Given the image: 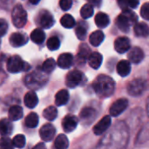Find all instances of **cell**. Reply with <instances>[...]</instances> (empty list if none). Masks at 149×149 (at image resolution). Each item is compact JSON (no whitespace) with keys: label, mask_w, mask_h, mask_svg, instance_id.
I'll list each match as a JSON object with an SVG mask.
<instances>
[{"label":"cell","mask_w":149,"mask_h":149,"mask_svg":"<svg viewBox=\"0 0 149 149\" xmlns=\"http://www.w3.org/2000/svg\"><path fill=\"white\" fill-rule=\"evenodd\" d=\"M24 105L28 107V108H34L37 107V105L38 104V98L37 93L34 91H30L28 92L25 95H24Z\"/></svg>","instance_id":"19"},{"label":"cell","mask_w":149,"mask_h":149,"mask_svg":"<svg viewBox=\"0 0 149 149\" xmlns=\"http://www.w3.org/2000/svg\"><path fill=\"white\" fill-rule=\"evenodd\" d=\"M75 33L79 40H85L87 34V25L86 24L80 22L77 24L75 28Z\"/></svg>","instance_id":"31"},{"label":"cell","mask_w":149,"mask_h":149,"mask_svg":"<svg viewBox=\"0 0 149 149\" xmlns=\"http://www.w3.org/2000/svg\"><path fill=\"white\" fill-rule=\"evenodd\" d=\"M54 147L56 149H67L69 147L68 138L63 134H58L54 141Z\"/></svg>","instance_id":"29"},{"label":"cell","mask_w":149,"mask_h":149,"mask_svg":"<svg viewBox=\"0 0 149 149\" xmlns=\"http://www.w3.org/2000/svg\"><path fill=\"white\" fill-rule=\"evenodd\" d=\"M8 31V23L5 19L0 18V38L3 37Z\"/></svg>","instance_id":"41"},{"label":"cell","mask_w":149,"mask_h":149,"mask_svg":"<svg viewBox=\"0 0 149 149\" xmlns=\"http://www.w3.org/2000/svg\"><path fill=\"white\" fill-rule=\"evenodd\" d=\"M9 120L10 121H17L19 120L23 117V109L20 106H12L8 112Z\"/></svg>","instance_id":"24"},{"label":"cell","mask_w":149,"mask_h":149,"mask_svg":"<svg viewBox=\"0 0 149 149\" xmlns=\"http://www.w3.org/2000/svg\"><path fill=\"white\" fill-rule=\"evenodd\" d=\"M55 134H56V128L52 124H45L39 130L40 138L45 142L52 141L54 139Z\"/></svg>","instance_id":"10"},{"label":"cell","mask_w":149,"mask_h":149,"mask_svg":"<svg viewBox=\"0 0 149 149\" xmlns=\"http://www.w3.org/2000/svg\"><path fill=\"white\" fill-rule=\"evenodd\" d=\"M43 116L45 120H49V121H52L54 120L57 116H58V110L55 107L53 106H50L48 107H46L44 112H43Z\"/></svg>","instance_id":"33"},{"label":"cell","mask_w":149,"mask_h":149,"mask_svg":"<svg viewBox=\"0 0 149 149\" xmlns=\"http://www.w3.org/2000/svg\"><path fill=\"white\" fill-rule=\"evenodd\" d=\"M13 131V125L9 119L3 118L0 120V135L2 137H7L11 134Z\"/></svg>","instance_id":"18"},{"label":"cell","mask_w":149,"mask_h":149,"mask_svg":"<svg viewBox=\"0 0 149 149\" xmlns=\"http://www.w3.org/2000/svg\"><path fill=\"white\" fill-rule=\"evenodd\" d=\"M80 15L84 19H87L93 15V6L91 3H86L80 10Z\"/></svg>","instance_id":"36"},{"label":"cell","mask_w":149,"mask_h":149,"mask_svg":"<svg viewBox=\"0 0 149 149\" xmlns=\"http://www.w3.org/2000/svg\"><path fill=\"white\" fill-rule=\"evenodd\" d=\"M85 81L86 77L84 73L79 70L70 71L65 78V84L69 88H75L79 86H81Z\"/></svg>","instance_id":"6"},{"label":"cell","mask_w":149,"mask_h":149,"mask_svg":"<svg viewBox=\"0 0 149 149\" xmlns=\"http://www.w3.org/2000/svg\"><path fill=\"white\" fill-rule=\"evenodd\" d=\"M36 23L40 27V29H50L55 24V19L51 12L43 10H40L36 17Z\"/></svg>","instance_id":"8"},{"label":"cell","mask_w":149,"mask_h":149,"mask_svg":"<svg viewBox=\"0 0 149 149\" xmlns=\"http://www.w3.org/2000/svg\"><path fill=\"white\" fill-rule=\"evenodd\" d=\"M69 98H70V94H69L67 90L62 89V90L58 91L55 95V104H56V106L62 107V106L66 105L67 102L69 101Z\"/></svg>","instance_id":"21"},{"label":"cell","mask_w":149,"mask_h":149,"mask_svg":"<svg viewBox=\"0 0 149 149\" xmlns=\"http://www.w3.org/2000/svg\"><path fill=\"white\" fill-rule=\"evenodd\" d=\"M73 56L72 53L65 52L59 55L57 60V65L62 69H69L73 65Z\"/></svg>","instance_id":"15"},{"label":"cell","mask_w":149,"mask_h":149,"mask_svg":"<svg viewBox=\"0 0 149 149\" xmlns=\"http://www.w3.org/2000/svg\"><path fill=\"white\" fill-rule=\"evenodd\" d=\"M46 45H47V48L50 51H56L60 47V41H59L58 37L53 36V37H51L47 40Z\"/></svg>","instance_id":"37"},{"label":"cell","mask_w":149,"mask_h":149,"mask_svg":"<svg viewBox=\"0 0 149 149\" xmlns=\"http://www.w3.org/2000/svg\"><path fill=\"white\" fill-rule=\"evenodd\" d=\"M111 124H112L111 117L110 116H105L93 127V131L95 135H101L109 128Z\"/></svg>","instance_id":"12"},{"label":"cell","mask_w":149,"mask_h":149,"mask_svg":"<svg viewBox=\"0 0 149 149\" xmlns=\"http://www.w3.org/2000/svg\"><path fill=\"white\" fill-rule=\"evenodd\" d=\"M60 24L63 27H65L66 29L73 28L76 25V22H75L74 17L70 14H65L60 19Z\"/></svg>","instance_id":"32"},{"label":"cell","mask_w":149,"mask_h":149,"mask_svg":"<svg viewBox=\"0 0 149 149\" xmlns=\"http://www.w3.org/2000/svg\"><path fill=\"white\" fill-rule=\"evenodd\" d=\"M10 44L13 47H21L28 42V37L22 32H14L10 36Z\"/></svg>","instance_id":"14"},{"label":"cell","mask_w":149,"mask_h":149,"mask_svg":"<svg viewBox=\"0 0 149 149\" xmlns=\"http://www.w3.org/2000/svg\"><path fill=\"white\" fill-rule=\"evenodd\" d=\"M39 1H30V3H33V4H35V3H38Z\"/></svg>","instance_id":"46"},{"label":"cell","mask_w":149,"mask_h":149,"mask_svg":"<svg viewBox=\"0 0 149 149\" xmlns=\"http://www.w3.org/2000/svg\"><path fill=\"white\" fill-rule=\"evenodd\" d=\"M0 149H14L12 141L9 137L0 138Z\"/></svg>","instance_id":"39"},{"label":"cell","mask_w":149,"mask_h":149,"mask_svg":"<svg viewBox=\"0 0 149 149\" xmlns=\"http://www.w3.org/2000/svg\"><path fill=\"white\" fill-rule=\"evenodd\" d=\"M147 112H148V115L149 117V99L148 100V103H147Z\"/></svg>","instance_id":"45"},{"label":"cell","mask_w":149,"mask_h":149,"mask_svg":"<svg viewBox=\"0 0 149 149\" xmlns=\"http://www.w3.org/2000/svg\"><path fill=\"white\" fill-rule=\"evenodd\" d=\"M6 78H7V74H6V72L0 67V86L5 81V79H6Z\"/></svg>","instance_id":"43"},{"label":"cell","mask_w":149,"mask_h":149,"mask_svg":"<svg viewBox=\"0 0 149 149\" xmlns=\"http://www.w3.org/2000/svg\"><path fill=\"white\" fill-rule=\"evenodd\" d=\"M117 72L121 77H127L131 72V63L128 60H120L116 66Z\"/></svg>","instance_id":"20"},{"label":"cell","mask_w":149,"mask_h":149,"mask_svg":"<svg viewBox=\"0 0 149 149\" xmlns=\"http://www.w3.org/2000/svg\"><path fill=\"white\" fill-rule=\"evenodd\" d=\"M55 67H56V61L53 58H47L43 63L41 69H42V72H45V73H50V72H52L55 69Z\"/></svg>","instance_id":"35"},{"label":"cell","mask_w":149,"mask_h":149,"mask_svg":"<svg viewBox=\"0 0 149 149\" xmlns=\"http://www.w3.org/2000/svg\"><path fill=\"white\" fill-rule=\"evenodd\" d=\"M114 49L117 52L122 54L131 49L130 39L127 37H120L114 41Z\"/></svg>","instance_id":"13"},{"label":"cell","mask_w":149,"mask_h":149,"mask_svg":"<svg viewBox=\"0 0 149 149\" xmlns=\"http://www.w3.org/2000/svg\"><path fill=\"white\" fill-rule=\"evenodd\" d=\"M6 66H7V71L10 73L27 72L31 69V65L17 55L10 57L7 61Z\"/></svg>","instance_id":"4"},{"label":"cell","mask_w":149,"mask_h":149,"mask_svg":"<svg viewBox=\"0 0 149 149\" xmlns=\"http://www.w3.org/2000/svg\"><path fill=\"white\" fill-rule=\"evenodd\" d=\"M141 15L145 20H149V2L145 3L141 9Z\"/></svg>","instance_id":"40"},{"label":"cell","mask_w":149,"mask_h":149,"mask_svg":"<svg viewBox=\"0 0 149 149\" xmlns=\"http://www.w3.org/2000/svg\"><path fill=\"white\" fill-rule=\"evenodd\" d=\"M12 24L17 28H23L27 22V12L21 3H17L11 12Z\"/></svg>","instance_id":"5"},{"label":"cell","mask_w":149,"mask_h":149,"mask_svg":"<svg viewBox=\"0 0 149 149\" xmlns=\"http://www.w3.org/2000/svg\"><path fill=\"white\" fill-rule=\"evenodd\" d=\"M102 61H103V57L102 55L100 53V52H92L91 55L89 56L88 58V63H89V65L97 70L100 67L101 64H102Z\"/></svg>","instance_id":"22"},{"label":"cell","mask_w":149,"mask_h":149,"mask_svg":"<svg viewBox=\"0 0 149 149\" xmlns=\"http://www.w3.org/2000/svg\"><path fill=\"white\" fill-rule=\"evenodd\" d=\"M93 88L99 97L107 98L113 94L115 90V82L107 75H99L93 83Z\"/></svg>","instance_id":"1"},{"label":"cell","mask_w":149,"mask_h":149,"mask_svg":"<svg viewBox=\"0 0 149 149\" xmlns=\"http://www.w3.org/2000/svg\"><path fill=\"white\" fill-rule=\"evenodd\" d=\"M32 149H47L46 148V147H45V145L44 144V143H38L34 148Z\"/></svg>","instance_id":"44"},{"label":"cell","mask_w":149,"mask_h":149,"mask_svg":"<svg viewBox=\"0 0 149 149\" xmlns=\"http://www.w3.org/2000/svg\"><path fill=\"white\" fill-rule=\"evenodd\" d=\"M59 5L63 10H68L71 9L72 5V0H61L59 2Z\"/></svg>","instance_id":"42"},{"label":"cell","mask_w":149,"mask_h":149,"mask_svg":"<svg viewBox=\"0 0 149 149\" xmlns=\"http://www.w3.org/2000/svg\"><path fill=\"white\" fill-rule=\"evenodd\" d=\"M25 137L23 134H17L12 139V143L13 146L17 148H23L25 146Z\"/></svg>","instance_id":"38"},{"label":"cell","mask_w":149,"mask_h":149,"mask_svg":"<svg viewBox=\"0 0 149 149\" xmlns=\"http://www.w3.org/2000/svg\"><path fill=\"white\" fill-rule=\"evenodd\" d=\"M118 4L120 5V7L121 8L122 11H123V10H127L136 8L139 5V1H136V0H130V1L121 0V1L118 2Z\"/></svg>","instance_id":"34"},{"label":"cell","mask_w":149,"mask_h":149,"mask_svg":"<svg viewBox=\"0 0 149 149\" xmlns=\"http://www.w3.org/2000/svg\"><path fill=\"white\" fill-rule=\"evenodd\" d=\"M128 107V100L127 99H119L117 100L110 107V114L113 117H117L120 115Z\"/></svg>","instance_id":"9"},{"label":"cell","mask_w":149,"mask_h":149,"mask_svg":"<svg viewBox=\"0 0 149 149\" xmlns=\"http://www.w3.org/2000/svg\"><path fill=\"white\" fill-rule=\"evenodd\" d=\"M38 122H39L38 115L36 113H29L26 116L25 120H24V124L29 128H35V127H37L38 125Z\"/></svg>","instance_id":"30"},{"label":"cell","mask_w":149,"mask_h":149,"mask_svg":"<svg viewBox=\"0 0 149 149\" xmlns=\"http://www.w3.org/2000/svg\"><path fill=\"white\" fill-rule=\"evenodd\" d=\"M127 58L130 63L140 64L144 58V52L140 47H134L129 51Z\"/></svg>","instance_id":"16"},{"label":"cell","mask_w":149,"mask_h":149,"mask_svg":"<svg viewBox=\"0 0 149 149\" xmlns=\"http://www.w3.org/2000/svg\"><path fill=\"white\" fill-rule=\"evenodd\" d=\"M137 20L138 17L133 10H123L118 16L116 19V24L121 31L127 32L132 25H135L137 24Z\"/></svg>","instance_id":"2"},{"label":"cell","mask_w":149,"mask_h":149,"mask_svg":"<svg viewBox=\"0 0 149 149\" xmlns=\"http://www.w3.org/2000/svg\"><path fill=\"white\" fill-rule=\"evenodd\" d=\"M31 39L35 44L41 45L45 39V33L42 29L37 28L34 31H32V32L31 33Z\"/></svg>","instance_id":"27"},{"label":"cell","mask_w":149,"mask_h":149,"mask_svg":"<svg viewBox=\"0 0 149 149\" xmlns=\"http://www.w3.org/2000/svg\"><path fill=\"white\" fill-rule=\"evenodd\" d=\"M0 46H1V39H0Z\"/></svg>","instance_id":"47"},{"label":"cell","mask_w":149,"mask_h":149,"mask_svg":"<svg viewBox=\"0 0 149 149\" xmlns=\"http://www.w3.org/2000/svg\"><path fill=\"white\" fill-rule=\"evenodd\" d=\"M80 120H82L83 123L85 124H89L93 122V120L96 117V111L93 107H85L81 110L80 114H79Z\"/></svg>","instance_id":"17"},{"label":"cell","mask_w":149,"mask_h":149,"mask_svg":"<svg viewBox=\"0 0 149 149\" xmlns=\"http://www.w3.org/2000/svg\"><path fill=\"white\" fill-rule=\"evenodd\" d=\"M95 24L99 28H106L110 24L109 17L104 12H99L95 16Z\"/></svg>","instance_id":"26"},{"label":"cell","mask_w":149,"mask_h":149,"mask_svg":"<svg viewBox=\"0 0 149 149\" xmlns=\"http://www.w3.org/2000/svg\"><path fill=\"white\" fill-rule=\"evenodd\" d=\"M47 80H48V79L46 78L45 72H40L38 71H36V72H32L25 76L24 84L27 87H29L32 90H36V89H39L43 86H45V83L47 82Z\"/></svg>","instance_id":"3"},{"label":"cell","mask_w":149,"mask_h":149,"mask_svg":"<svg viewBox=\"0 0 149 149\" xmlns=\"http://www.w3.org/2000/svg\"><path fill=\"white\" fill-rule=\"evenodd\" d=\"M79 124V119L74 115H66L62 120V127L65 133L73 132Z\"/></svg>","instance_id":"11"},{"label":"cell","mask_w":149,"mask_h":149,"mask_svg":"<svg viewBox=\"0 0 149 149\" xmlns=\"http://www.w3.org/2000/svg\"><path fill=\"white\" fill-rule=\"evenodd\" d=\"M135 36L139 38H147L149 36V26L146 23H137L134 27Z\"/></svg>","instance_id":"23"},{"label":"cell","mask_w":149,"mask_h":149,"mask_svg":"<svg viewBox=\"0 0 149 149\" xmlns=\"http://www.w3.org/2000/svg\"><path fill=\"white\" fill-rule=\"evenodd\" d=\"M104 39H105V35H104L103 31H101L100 30L93 31L89 37V42L93 46L100 45L101 43L104 41Z\"/></svg>","instance_id":"25"},{"label":"cell","mask_w":149,"mask_h":149,"mask_svg":"<svg viewBox=\"0 0 149 149\" xmlns=\"http://www.w3.org/2000/svg\"><path fill=\"white\" fill-rule=\"evenodd\" d=\"M147 88V82L143 79H135L127 86V93L133 97L141 96Z\"/></svg>","instance_id":"7"},{"label":"cell","mask_w":149,"mask_h":149,"mask_svg":"<svg viewBox=\"0 0 149 149\" xmlns=\"http://www.w3.org/2000/svg\"><path fill=\"white\" fill-rule=\"evenodd\" d=\"M91 50L86 44H81L79 46V53H78V59L81 63H85L86 60L88 59L89 56L91 55Z\"/></svg>","instance_id":"28"}]
</instances>
